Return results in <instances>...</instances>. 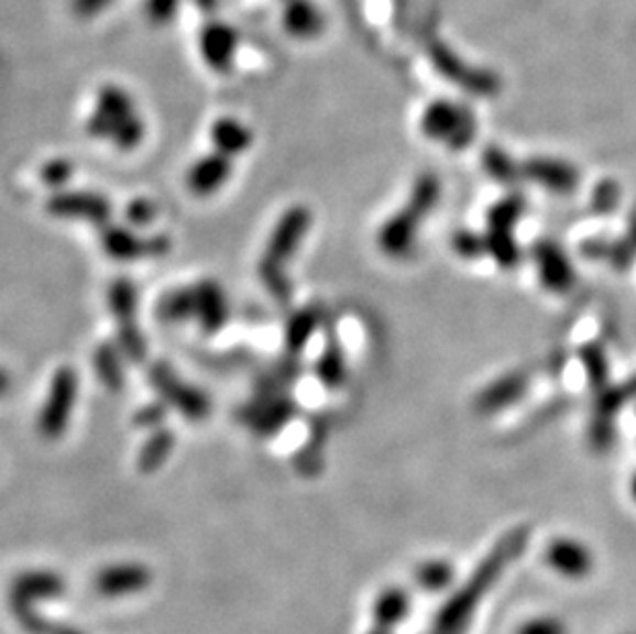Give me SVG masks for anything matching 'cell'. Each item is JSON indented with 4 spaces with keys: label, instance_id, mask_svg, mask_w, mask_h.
Returning a JSON list of instances; mask_svg holds the SVG:
<instances>
[{
    "label": "cell",
    "instance_id": "1",
    "mask_svg": "<svg viewBox=\"0 0 636 634\" xmlns=\"http://www.w3.org/2000/svg\"><path fill=\"white\" fill-rule=\"evenodd\" d=\"M309 227H311L309 208L301 207V205L288 208L287 212H283V217L274 225L271 239L266 243V254L257 264V276L262 285L266 286V291L281 305H288L293 297V286L285 274V266L301 248Z\"/></svg>",
    "mask_w": 636,
    "mask_h": 634
},
{
    "label": "cell",
    "instance_id": "2",
    "mask_svg": "<svg viewBox=\"0 0 636 634\" xmlns=\"http://www.w3.org/2000/svg\"><path fill=\"white\" fill-rule=\"evenodd\" d=\"M108 307L116 321L118 347L124 352L128 361L143 363L146 359V342L136 321L139 314V291L130 278H116L108 288Z\"/></svg>",
    "mask_w": 636,
    "mask_h": 634
},
{
    "label": "cell",
    "instance_id": "3",
    "mask_svg": "<svg viewBox=\"0 0 636 634\" xmlns=\"http://www.w3.org/2000/svg\"><path fill=\"white\" fill-rule=\"evenodd\" d=\"M149 383L161 402L179 411L190 423L207 420L210 414V400L207 394L182 380L169 363L157 361L149 367Z\"/></svg>",
    "mask_w": 636,
    "mask_h": 634
},
{
    "label": "cell",
    "instance_id": "4",
    "mask_svg": "<svg viewBox=\"0 0 636 634\" xmlns=\"http://www.w3.org/2000/svg\"><path fill=\"white\" fill-rule=\"evenodd\" d=\"M77 392H79L77 371L73 367H61L52 378L48 396L37 416V430L44 439L56 441L66 433L75 411Z\"/></svg>",
    "mask_w": 636,
    "mask_h": 634
},
{
    "label": "cell",
    "instance_id": "5",
    "mask_svg": "<svg viewBox=\"0 0 636 634\" xmlns=\"http://www.w3.org/2000/svg\"><path fill=\"white\" fill-rule=\"evenodd\" d=\"M101 248L108 258L116 262H134L143 258H163L172 252V239L167 236H149L141 238L136 231L122 225H103L101 227Z\"/></svg>",
    "mask_w": 636,
    "mask_h": 634
},
{
    "label": "cell",
    "instance_id": "6",
    "mask_svg": "<svg viewBox=\"0 0 636 634\" xmlns=\"http://www.w3.org/2000/svg\"><path fill=\"white\" fill-rule=\"evenodd\" d=\"M46 210L56 219L91 222L96 227L108 225L112 217L110 200L96 192H56L50 196Z\"/></svg>",
    "mask_w": 636,
    "mask_h": 634
},
{
    "label": "cell",
    "instance_id": "7",
    "mask_svg": "<svg viewBox=\"0 0 636 634\" xmlns=\"http://www.w3.org/2000/svg\"><path fill=\"white\" fill-rule=\"evenodd\" d=\"M297 413V404L288 394L278 396H255L250 404L239 411V420L254 430L257 437H274L287 427Z\"/></svg>",
    "mask_w": 636,
    "mask_h": 634
},
{
    "label": "cell",
    "instance_id": "8",
    "mask_svg": "<svg viewBox=\"0 0 636 634\" xmlns=\"http://www.w3.org/2000/svg\"><path fill=\"white\" fill-rule=\"evenodd\" d=\"M531 255H534L536 272L544 288L557 295H564L573 288L577 283V272L569 255L564 254V250L558 243L550 239L538 241L531 250Z\"/></svg>",
    "mask_w": 636,
    "mask_h": 634
},
{
    "label": "cell",
    "instance_id": "9",
    "mask_svg": "<svg viewBox=\"0 0 636 634\" xmlns=\"http://www.w3.org/2000/svg\"><path fill=\"white\" fill-rule=\"evenodd\" d=\"M423 217H418L413 208L404 207L394 217L383 222L377 236V245L383 254L402 260L413 254L418 239Z\"/></svg>",
    "mask_w": 636,
    "mask_h": 634
},
{
    "label": "cell",
    "instance_id": "10",
    "mask_svg": "<svg viewBox=\"0 0 636 634\" xmlns=\"http://www.w3.org/2000/svg\"><path fill=\"white\" fill-rule=\"evenodd\" d=\"M194 305H196V321L200 324L202 332L212 334L223 330L229 321V305L224 291L217 281H200L191 285Z\"/></svg>",
    "mask_w": 636,
    "mask_h": 634
},
{
    "label": "cell",
    "instance_id": "11",
    "mask_svg": "<svg viewBox=\"0 0 636 634\" xmlns=\"http://www.w3.org/2000/svg\"><path fill=\"white\" fill-rule=\"evenodd\" d=\"M231 158L221 153L208 155L196 161L186 175V186L194 196H210L223 188L224 182L231 177Z\"/></svg>",
    "mask_w": 636,
    "mask_h": 634
},
{
    "label": "cell",
    "instance_id": "12",
    "mask_svg": "<svg viewBox=\"0 0 636 634\" xmlns=\"http://www.w3.org/2000/svg\"><path fill=\"white\" fill-rule=\"evenodd\" d=\"M524 175L555 194H571L579 188V174L571 165L548 158H534L524 167Z\"/></svg>",
    "mask_w": 636,
    "mask_h": 634
},
{
    "label": "cell",
    "instance_id": "13",
    "mask_svg": "<svg viewBox=\"0 0 636 634\" xmlns=\"http://www.w3.org/2000/svg\"><path fill=\"white\" fill-rule=\"evenodd\" d=\"M321 319H324L321 305H307L288 317L287 326H285V345L293 357L301 354L307 342L311 340V336L318 332Z\"/></svg>",
    "mask_w": 636,
    "mask_h": 634
},
{
    "label": "cell",
    "instance_id": "14",
    "mask_svg": "<svg viewBox=\"0 0 636 634\" xmlns=\"http://www.w3.org/2000/svg\"><path fill=\"white\" fill-rule=\"evenodd\" d=\"M124 352L118 347V342H101L94 352V369L99 381L110 392H122L127 383L124 373Z\"/></svg>",
    "mask_w": 636,
    "mask_h": 634
},
{
    "label": "cell",
    "instance_id": "15",
    "mask_svg": "<svg viewBox=\"0 0 636 634\" xmlns=\"http://www.w3.org/2000/svg\"><path fill=\"white\" fill-rule=\"evenodd\" d=\"M210 141L215 144L217 153L233 157L241 155L252 146V132L250 128L243 127L235 118H221L210 128Z\"/></svg>",
    "mask_w": 636,
    "mask_h": 634
},
{
    "label": "cell",
    "instance_id": "16",
    "mask_svg": "<svg viewBox=\"0 0 636 634\" xmlns=\"http://www.w3.org/2000/svg\"><path fill=\"white\" fill-rule=\"evenodd\" d=\"M175 447L174 433L169 428H157L149 435L144 441L141 451H139V470L143 474H153L157 472L165 461L169 460Z\"/></svg>",
    "mask_w": 636,
    "mask_h": 634
},
{
    "label": "cell",
    "instance_id": "17",
    "mask_svg": "<svg viewBox=\"0 0 636 634\" xmlns=\"http://www.w3.org/2000/svg\"><path fill=\"white\" fill-rule=\"evenodd\" d=\"M316 375L326 390H338L347 381V357L335 336L326 342V349L319 354Z\"/></svg>",
    "mask_w": 636,
    "mask_h": 634
},
{
    "label": "cell",
    "instance_id": "18",
    "mask_svg": "<svg viewBox=\"0 0 636 634\" xmlns=\"http://www.w3.org/2000/svg\"><path fill=\"white\" fill-rule=\"evenodd\" d=\"M155 314L163 324H184L191 319L196 321V305H194L191 286L174 288L165 293L155 307Z\"/></svg>",
    "mask_w": 636,
    "mask_h": 634
},
{
    "label": "cell",
    "instance_id": "19",
    "mask_svg": "<svg viewBox=\"0 0 636 634\" xmlns=\"http://www.w3.org/2000/svg\"><path fill=\"white\" fill-rule=\"evenodd\" d=\"M525 380L522 375H507L503 380L496 381L491 387H486L480 397H478V408L484 413L501 411L515 402L517 397L524 394Z\"/></svg>",
    "mask_w": 636,
    "mask_h": 634
},
{
    "label": "cell",
    "instance_id": "20",
    "mask_svg": "<svg viewBox=\"0 0 636 634\" xmlns=\"http://www.w3.org/2000/svg\"><path fill=\"white\" fill-rule=\"evenodd\" d=\"M525 210H527V205H525L524 196L509 194L489 208L486 225L494 231H513L524 219Z\"/></svg>",
    "mask_w": 636,
    "mask_h": 634
},
{
    "label": "cell",
    "instance_id": "21",
    "mask_svg": "<svg viewBox=\"0 0 636 634\" xmlns=\"http://www.w3.org/2000/svg\"><path fill=\"white\" fill-rule=\"evenodd\" d=\"M484 241H486V254L491 255L501 269L511 270L519 264L522 250H519V243L513 238V231L489 229L484 233Z\"/></svg>",
    "mask_w": 636,
    "mask_h": 634
},
{
    "label": "cell",
    "instance_id": "22",
    "mask_svg": "<svg viewBox=\"0 0 636 634\" xmlns=\"http://www.w3.org/2000/svg\"><path fill=\"white\" fill-rule=\"evenodd\" d=\"M441 198V186L439 179L435 175H423L416 184H414L413 194L408 198L406 207L413 208L418 217H429L435 207L439 205Z\"/></svg>",
    "mask_w": 636,
    "mask_h": 634
},
{
    "label": "cell",
    "instance_id": "23",
    "mask_svg": "<svg viewBox=\"0 0 636 634\" xmlns=\"http://www.w3.org/2000/svg\"><path fill=\"white\" fill-rule=\"evenodd\" d=\"M73 172H75V167H73V163L68 158H52L42 167L40 177L50 188H63L70 182Z\"/></svg>",
    "mask_w": 636,
    "mask_h": 634
},
{
    "label": "cell",
    "instance_id": "24",
    "mask_svg": "<svg viewBox=\"0 0 636 634\" xmlns=\"http://www.w3.org/2000/svg\"><path fill=\"white\" fill-rule=\"evenodd\" d=\"M583 365H585V373H588L589 381L597 387H605V380H607V361H605L604 352L597 347H585L583 349Z\"/></svg>",
    "mask_w": 636,
    "mask_h": 634
},
{
    "label": "cell",
    "instance_id": "25",
    "mask_svg": "<svg viewBox=\"0 0 636 634\" xmlns=\"http://www.w3.org/2000/svg\"><path fill=\"white\" fill-rule=\"evenodd\" d=\"M484 167L491 177H494L496 182L501 184H515L517 177H519V172L517 167L511 163L509 158L503 157L501 153L496 151H491L486 158H484Z\"/></svg>",
    "mask_w": 636,
    "mask_h": 634
},
{
    "label": "cell",
    "instance_id": "26",
    "mask_svg": "<svg viewBox=\"0 0 636 634\" xmlns=\"http://www.w3.org/2000/svg\"><path fill=\"white\" fill-rule=\"evenodd\" d=\"M621 203V186L616 182H602L591 198V207L595 212H612Z\"/></svg>",
    "mask_w": 636,
    "mask_h": 634
},
{
    "label": "cell",
    "instance_id": "27",
    "mask_svg": "<svg viewBox=\"0 0 636 634\" xmlns=\"http://www.w3.org/2000/svg\"><path fill=\"white\" fill-rule=\"evenodd\" d=\"M124 219L132 227H146L157 219V205L153 200H146V198H136V200L128 203Z\"/></svg>",
    "mask_w": 636,
    "mask_h": 634
},
{
    "label": "cell",
    "instance_id": "28",
    "mask_svg": "<svg viewBox=\"0 0 636 634\" xmlns=\"http://www.w3.org/2000/svg\"><path fill=\"white\" fill-rule=\"evenodd\" d=\"M453 250L465 260H474L480 255H486V241H484V236H478L472 231H460L453 236Z\"/></svg>",
    "mask_w": 636,
    "mask_h": 634
},
{
    "label": "cell",
    "instance_id": "29",
    "mask_svg": "<svg viewBox=\"0 0 636 634\" xmlns=\"http://www.w3.org/2000/svg\"><path fill=\"white\" fill-rule=\"evenodd\" d=\"M167 404L165 402H149V404H144L141 411H136L134 414V425L141 428H151V430H157L161 428V425L165 423V418H167Z\"/></svg>",
    "mask_w": 636,
    "mask_h": 634
},
{
    "label": "cell",
    "instance_id": "30",
    "mask_svg": "<svg viewBox=\"0 0 636 634\" xmlns=\"http://www.w3.org/2000/svg\"><path fill=\"white\" fill-rule=\"evenodd\" d=\"M9 387H11V378H9V373L4 369H0V396L7 394Z\"/></svg>",
    "mask_w": 636,
    "mask_h": 634
},
{
    "label": "cell",
    "instance_id": "31",
    "mask_svg": "<svg viewBox=\"0 0 636 634\" xmlns=\"http://www.w3.org/2000/svg\"><path fill=\"white\" fill-rule=\"evenodd\" d=\"M628 239L633 241V245L636 248V210H633V215L628 219Z\"/></svg>",
    "mask_w": 636,
    "mask_h": 634
},
{
    "label": "cell",
    "instance_id": "32",
    "mask_svg": "<svg viewBox=\"0 0 636 634\" xmlns=\"http://www.w3.org/2000/svg\"><path fill=\"white\" fill-rule=\"evenodd\" d=\"M624 392H626V394H628V392H636V378L635 380L630 381V383H628V387H626Z\"/></svg>",
    "mask_w": 636,
    "mask_h": 634
},
{
    "label": "cell",
    "instance_id": "33",
    "mask_svg": "<svg viewBox=\"0 0 636 634\" xmlns=\"http://www.w3.org/2000/svg\"><path fill=\"white\" fill-rule=\"evenodd\" d=\"M633 492H635V499H636V476H635V480H633Z\"/></svg>",
    "mask_w": 636,
    "mask_h": 634
}]
</instances>
